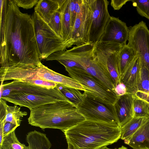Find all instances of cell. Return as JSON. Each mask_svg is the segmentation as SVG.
<instances>
[{
    "instance_id": "6da1fadb",
    "label": "cell",
    "mask_w": 149,
    "mask_h": 149,
    "mask_svg": "<svg viewBox=\"0 0 149 149\" xmlns=\"http://www.w3.org/2000/svg\"><path fill=\"white\" fill-rule=\"evenodd\" d=\"M0 2L1 67L41 65L32 15L22 12L13 0Z\"/></svg>"
},
{
    "instance_id": "7a4b0ae2",
    "label": "cell",
    "mask_w": 149,
    "mask_h": 149,
    "mask_svg": "<svg viewBox=\"0 0 149 149\" xmlns=\"http://www.w3.org/2000/svg\"><path fill=\"white\" fill-rule=\"evenodd\" d=\"M1 82L0 99L30 110L58 101L71 102L57 86L47 88L18 80L5 84Z\"/></svg>"
},
{
    "instance_id": "3957f363",
    "label": "cell",
    "mask_w": 149,
    "mask_h": 149,
    "mask_svg": "<svg viewBox=\"0 0 149 149\" xmlns=\"http://www.w3.org/2000/svg\"><path fill=\"white\" fill-rule=\"evenodd\" d=\"M64 133L74 149H99L116 142L121 130L117 125L85 120Z\"/></svg>"
},
{
    "instance_id": "277c9868",
    "label": "cell",
    "mask_w": 149,
    "mask_h": 149,
    "mask_svg": "<svg viewBox=\"0 0 149 149\" xmlns=\"http://www.w3.org/2000/svg\"><path fill=\"white\" fill-rule=\"evenodd\" d=\"M29 124L43 130L58 129L63 132L85 119L71 103L60 101L30 110Z\"/></svg>"
},
{
    "instance_id": "5b68a950",
    "label": "cell",
    "mask_w": 149,
    "mask_h": 149,
    "mask_svg": "<svg viewBox=\"0 0 149 149\" xmlns=\"http://www.w3.org/2000/svg\"><path fill=\"white\" fill-rule=\"evenodd\" d=\"M83 101L77 107L86 120L107 123L121 127L113 104L106 102L87 91L84 92Z\"/></svg>"
},
{
    "instance_id": "8992f818",
    "label": "cell",
    "mask_w": 149,
    "mask_h": 149,
    "mask_svg": "<svg viewBox=\"0 0 149 149\" xmlns=\"http://www.w3.org/2000/svg\"><path fill=\"white\" fill-rule=\"evenodd\" d=\"M36 37L41 61L55 52L65 50L63 40L35 12L32 15Z\"/></svg>"
},
{
    "instance_id": "52a82bcc",
    "label": "cell",
    "mask_w": 149,
    "mask_h": 149,
    "mask_svg": "<svg viewBox=\"0 0 149 149\" xmlns=\"http://www.w3.org/2000/svg\"><path fill=\"white\" fill-rule=\"evenodd\" d=\"M70 77L79 83L87 91L108 103L114 104L119 96L100 80L82 68H65Z\"/></svg>"
},
{
    "instance_id": "ba28073f",
    "label": "cell",
    "mask_w": 149,
    "mask_h": 149,
    "mask_svg": "<svg viewBox=\"0 0 149 149\" xmlns=\"http://www.w3.org/2000/svg\"><path fill=\"white\" fill-rule=\"evenodd\" d=\"M94 45V52L98 61L109 76L115 87L121 82L118 59L119 52L124 45L116 42L99 41Z\"/></svg>"
},
{
    "instance_id": "9c48e42d",
    "label": "cell",
    "mask_w": 149,
    "mask_h": 149,
    "mask_svg": "<svg viewBox=\"0 0 149 149\" xmlns=\"http://www.w3.org/2000/svg\"><path fill=\"white\" fill-rule=\"evenodd\" d=\"M91 10V24L88 42L94 44L103 34L110 15L107 0H88Z\"/></svg>"
},
{
    "instance_id": "30bf717a",
    "label": "cell",
    "mask_w": 149,
    "mask_h": 149,
    "mask_svg": "<svg viewBox=\"0 0 149 149\" xmlns=\"http://www.w3.org/2000/svg\"><path fill=\"white\" fill-rule=\"evenodd\" d=\"M129 28L127 45L139 55L141 66L149 70V30L143 21Z\"/></svg>"
},
{
    "instance_id": "8fae6325",
    "label": "cell",
    "mask_w": 149,
    "mask_h": 149,
    "mask_svg": "<svg viewBox=\"0 0 149 149\" xmlns=\"http://www.w3.org/2000/svg\"><path fill=\"white\" fill-rule=\"evenodd\" d=\"M91 17L88 0H83L81 10L77 15L70 39L65 44L66 49L73 45H79L88 42Z\"/></svg>"
},
{
    "instance_id": "7c38bea8",
    "label": "cell",
    "mask_w": 149,
    "mask_h": 149,
    "mask_svg": "<svg viewBox=\"0 0 149 149\" xmlns=\"http://www.w3.org/2000/svg\"><path fill=\"white\" fill-rule=\"evenodd\" d=\"M28 75L33 80L40 79L82 90L83 87L78 81L48 68L42 64L35 68H26Z\"/></svg>"
},
{
    "instance_id": "4fadbf2b",
    "label": "cell",
    "mask_w": 149,
    "mask_h": 149,
    "mask_svg": "<svg viewBox=\"0 0 149 149\" xmlns=\"http://www.w3.org/2000/svg\"><path fill=\"white\" fill-rule=\"evenodd\" d=\"M79 63L86 72L100 80L108 88L116 92L112 79L98 61L94 51H89L82 55Z\"/></svg>"
},
{
    "instance_id": "5bb4252c",
    "label": "cell",
    "mask_w": 149,
    "mask_h": 149,
    "mask_svg": "<svg viewBox=\"0 0 149 149\" xmlns=\"http://www.w3.org/2000/svg\"><path fill=\"white\" fill-rule=\"evenodd\" d=\"M130 29L125 22L118 18L110 16L99 41L102 42H116L126 45Z\"/></svg>"
},
{
    "instance_id": "9a60e30c",
    "label": "cell",
    "mask_w": 149,
    "mask_h": 149,
    "mask_svg": "<svg viewBox=\"0 0 149 149\" xmlns=\"http://www.w3.org/2000/svg\"><path fill=\"white\" fill-rule=\"evenodd\" d=\"M134 95L127 93L119 96L113 104L121 127L134 116Z\"/></svg>"
},
{
    "instance_id": "2e32d148",
    "label": "cell",
    "mask_w": 149,
    "mask_h": 149,
    "mask_svg": "<svg viewBox=\"0 0 149 149\" xmlns=\"http://www.w3.org/2000/svg\"><path fill=\"white\" fill-rule=\"evenodd\" d=\"M141 68L139 55L136 56L126 69L121 78V82L126 86L127 93L135 95Z\"/></svg>"
},
{
    "instance_id": "e0dca14e",
    "label": "cell",
    "mask_w": 149,
    "mask_h": 149,
    "mask_svg": "<svg viewBox=\"0 0 149 149\" xmlns=\"http://www.w3.org/2000/svg\"><path fill=\"white\" fill-rule=\"evenodd\" d=\"M27 114L26 111H21L20 107L17 105L9 106L6 101L0 99V120L9 122L19 127L22 118Z\"/></svg>"
},
{
    "instance_id": "ac0fdd59",
    "label": "cell",
    "mask_w": 149,
    "mask_h": 149,
    "mask_svg": "<svg viewBox=\"0 0 149 149\" xmlns=\"http://www.w3.org/2000/svg\"><path fill=\"white\" fill-rule=\"evenodd\" d=\"M124 142L133 149H149V116L133 135Z\"/></svg>"
},
{
    "instance_id": "d6986e66",
    "label": "cell",
    "mask_w": 149,
    "mask_h": 149,
    "mask_svg": "<svg viewBox=\"0 0 149 149\" xmlns=\"http://www.w3.org/2000/svg\"><path fill=\"white\" fill-rule=\"evenodd\" d=\"M59 8L58 0H40L34 8V11L48 24L54 14Z\"/></svg>"
},
{
    "instance_id": "ffe728a7",
    "label": "cell",
    "mask_w": 149,
    "mask_h": 149,
    "mask_svg": "<svg viewBox=\"0 0 149 149\" xmlns=\"http://www.w3.org/2000/svg\"><path fill=\"white\" fill-rule=\"evenodd\" d=\"M70 0H58L61 16L63 40L65 45L70 39L72 29L69 11Z\"/></svg>"
},
{
    "instance_id": "44dd1931",
    "label": "cell",
    "mask_w": 149,
    "mask_h": 149,
    "mask_svg": "<svg viewBox=\"0 0 149 149\" xmlns=\"http://www.w3.org/2000/svg\"><path fill=\"white\" fill-rule=\"evenodd\" d=\"M26 140L29 149H50L52 146L46 134L36 130L27 134Z\"/></svg>"
},
{
    "instance_id": "7402d4cb",
    "label": "cell",
    "mask_w": 149,
    "mask_h": 149,
    "mask_svg": "<svg viewBox=\"0 0 149 149\" xmlns=\"http://www.w3.org/2000/svg\"><path fill=\"white\" fill-rule=\"evenodd\" d=\"M149 114L139 117L134 116L131 120L121 127L120 139L125 141L130 139L145 123Z\"/></svg>"
},
{
    "instance_id": "603a6c76",
    "label": "cell",
    "mask_w": 149,
    "mask_h": 149,
    "mask_svg": "<svg viewBox=\"0 0 149 149\" xmlns=\"http://www.w3.org/2000/svg\"><path fill=\"white\" fill-rule=\"evenodd\" d=\"M138 55L132 48L127 45L122 48L118 59V67L121 78L127 67Z\"/></svg>"
},
{
    "instance_id": "cb8c5ba5",
    "label": "cell",
    "mask_w": 149,
    "mask_h": 149,
    "mask_svg": "<svg viewBox=\"0 0 149 149\" xmlns=\"http://www.w3.org/2000/svg\"><path fill=\"white\" fill-rule=\"evenodd\" d=\"M57 86L65 97L77 108L83 101L84 94L81 93L80 90L59 84Z\"/></svg>"
},
{
    "instance_id": "d4e9b609",
    "label": "cell",
    "mask_w": 149,
    "mask_h": 149,
    "mask_svg": "<svg viewBox=\"0 0 149 149\" xmlns=\"http://www.w3.org/2000/svg\"><path fill=\"white\" fill-rule=\"evenodd\" d=\"M0 149H29V148L20 142L15 130L3 137Z\"/></svg>"
},
{
    "instance_id": "484cf974",
    "label": "cell",
    "mask_w": 149,
    "mask_h": 149,
    "mask_svg": "<svg viewBox=\"0 0 149 149\" xmlns=\"http://www.w3.org/2000/svg\"><path fill=\"white\" fill-rule=\"evenodd\" d=\"M133 106L134 116L142 117L149 114V107L146 102L134 95Z\"/></svg>"
},
{
    "instance_id": "4316f807",
    "label": "cell",
    "mask_w": 149,
    "mask_h": 149,
    "mask_svg": "<svg viewBox=\"0 0 149 149\" xmlns=\"http://www.w3.org/2000/svg\"><path fill=\"white\" fill-rule=\"evenodd\" d=\"M48 24L53 31L63 40L61 13L60 8L54 14Z\"/></svg>"
},
{
    "instance_id": "83f0119b",
    "label": "cell",
    "mask_w": 149,
    "mask_h": 149,
    "mask_svg": "<svg viewBox=\"0 0 149 149\" xmlns=\"http://www.w3.org/2000/svg\"><path fill=\"white\" fill-rule=\"evenodd\" d=\"M83 0H70L69 9L73 30L77 15L80 11Z\"/></svg>"
},
{
    "instance_id": "f1b7e54d",
    "label": "cell",
    "mask_w": 149,
    "mask_h": 149,
    "mask_svg": "<svg viewBox=\"0 0 149 149\" xmlns=\"http://www.w3.org/2000/svg\"><path fill=\"white\" fill-rule=\"evenodd\" d=\"M133 6L140 15L149 20V0H132Z\"/></svg>"
},
{
    "instance_id": "f546056e",
    "label": "cell",
    "mask_w": 149,
    "mask_h": 149,
    "mask_svg": "<svg viewBox=\"0 0 149 149\" xmlns=\"http://www.w3.org/2000/svg\"><path fill=\"white\" fill-rule=\"evenodd\" d=\"M19 7L25 9L32 8L37 3L38 0H13Z\"/></svg>"
},
{
    "instance_id": "4dcf8cb0",
    "label": "cell",
    "mask_w": 149,
    "mask_h": 149,
    "mask_svg": "<svg viewBox=\"0 0 149 149\" xmlns=\"http://www.w3.org/2000/svg\"><path fill=\"white\" fill-rule=\"evenodd\" d=\"M3 137L6 136L12 132L15 131L18 127L16 125L11 123L4 122L3 121Z\"/></svg>"
},
{
    "instance_id": "1f68e13d",
    "label": "cell",
    "mask_w": 149,
    "mask_h": 149,
    "mask_svg": "<svg viewBox=\"0 0 149 149\" xmlns=\"http://www.w3.org/2000/svg\"><path fill=\"white\" fill-rule=\"evenodd\" d=\"M130 0H112L111 5L115 10H120L127 1Z\"/></svg>"
},
{
    "instance_id": "d6a6232c",
    "label": "cell",
    "mask_w": 149,
    "mask_h": 149,
    "mask_svg": "<svg viewBox=\"0 0 149 149\" xmlns=\"http://www.w3.org/2000/svg\"><path fill=\"white\" fill-rule=\"evenodd\" d=\"M115 91L119 96L123 95L127 93L126 87L121 82L118 84L115 87Z\"/></svg>"
},
{
    "instance_id": "836d02e7",
    "label": "cell",
    "mask_w": 149,
    "mask_h": 149,
    "mask_svg": "<svg viewBox=\"0 0 149 149\" xmlns=\"http://www.w3.org/2000/svg\"><path fill=\"white\" fill-rule=\"evenodd\" d=\"M68 144V149H74L70 143H67Z\"/></svg>"
},
{
    "instance_id": "e575fe53",
    "label": "cell",
    "mask_w": 149,
    "mask_h": 149,
    "mask_svg": "<svg viewBox=\"0 0 149 149\" xmlns=\"http://www.w3.org/2000/svg\"><path fill=\"white\" fill-rule=\"evenodd\" d=\"M99 149H117L116 148H115L114 149H111L109 148H107L106 146H105L104 147H102Z\"/></svg>"
},
{
    "instance_id": "d590c367",
    "label": "cell",
    "mask_w": 149,
    "mask_h": 149,
    "mask_svg": "<svg viewBox=\"0 0 149 149\" xmlns=\"http://www.w3.org/2000/svg\"><path fill=\"white\" fill-rule=\"evenodd\" d=\"M118 149H127V148L124 146H122L121 147L119 148Z\"/></svg>"
},
{
    "instance_id": "8d00e7d4",
    "label": "cell",
    "mask_w": 149,
    "mask_h": 149,
    "mask_svg": "<svg viewBox=\"0 0 149 149\" xmlns=\"http://www.w3.org/2000/svg\"><path fill=\"white\" fill-rule=\"evenodd\" d=\"M149 149L147 148H141V149Z\"/></svg>"
},
{
    "instance_id": "74e56055",
    "label": "cell",
    "mask_w": 149,
    "mask_h": 149,
    "mask_svg": "<svg viewBox=\"0 0 149 149\" xmlns=\"http://www.w3.org/2000/svg\"><path fill=\"white\" fill-rule=\"evenodd\" d=\"M146 102L149 103V100L148 101H147Z\"/></svg>"
}]
</instances>
